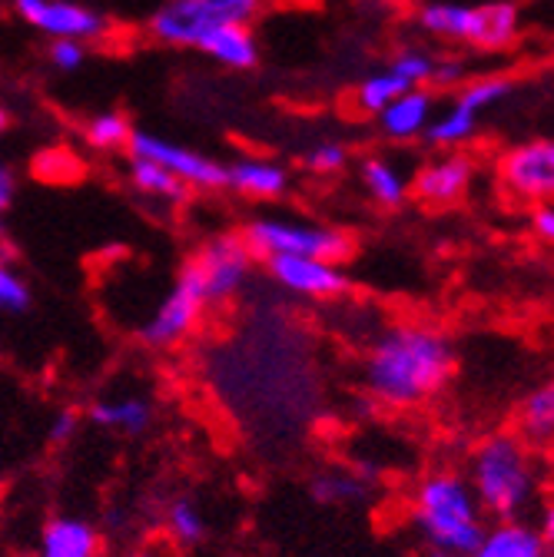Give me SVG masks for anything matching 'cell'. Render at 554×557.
Segmentation results:
<instances>
[{"label":"cell","mask_w":554,"mask_h":557,"mask_svg":"<svg viewBox=\"0 0 554 557\" xmlns=\"http://www.w3.org/2000/svg\"><path fill=\"white\" fill-rule=\"evenodd\" d=\"M534 528H538V534L544 537V544L551 547V544H554V498L541 508V518H538Z\"/></svg>","instance_id":"74e56055"},{"label":"cell","mask_w":554,"mask_h":557,"mask_svg":"<svg viewBox=\"0 0 554 557\" xmlns=\"http://www.w3.org/2000/svg\"><path fill=\"white\" fill-rule=\"evenodd\" d=\"M512 90H515V84L505 74H484V77L468 81L461 90H455V103L478 116L484 110H492L495 103H502Z\"/></svg>","instance_id":"f1b7e54d"},{"label":"cell","mask_w":554,"mask_h":557,"mask_svg":"<svg viewBox=\"0 0 554 557\" xmlns=\"http://www.w3.org/2000/svg\"><path fill=\"white\" fill-rule=\"evenodd\" d=\"M484 511L458 471H432L415 484L408 521L442 557H471L484 537Z\"/></svg>","instance_id":"7a4b0ae2"},{"label":"cell","mask_w":554,"mask_h":557,"mask_svg":"<svg viewBox=\"0 0 554 557\" xmlns=\"http://www.w3.org/2000/svg\"><path fill=\"white\" fill-rule=\"evenodd\" d=\"M206 296L199 289V278L193 275L189 265L180 269V275L173 278L170 293L163 296V302L153 309V315L140 325V342L147 348H173L180 342H186L196 325L202 322Z\"/></svg>","instance_id":"52a82bcc"},{"label":"cell","mask_w":554,"mask_h":557,"mask_svg":"<svg viewBox=\"0 0 554 557\" xmlns=\"http://www.w3.org/2000/svg\"><path fill=\"white\" fill-rule=\"evenodd\" d=\"M531 233L554 246V202H541V206H531Z\"/></svg>","instance_id":"d590c367"},{"label":"cell","mask_w":554,"mask_h":557,"mask_svg":"<svg viewBox=\"0 0 554 557\" xmlns=\"http://www.w3.org/2000/svg\"><path fill=\"white\" fill-rule=\"evenodd\" d=\"M87 418L97 429H103V432H116V435H126V438H140V435H147L153 429L157 408L144 395H116V398L107 395V398L90 401Z\"/></svg>","instance_id":"9a60e30c"},{"label":"cell","mask_w":554,"mask_h":557,"mask_svg":"<svg viewBox=\"0 0 554 557\" xmlns=\"http://www.w3.org/2000/svg\"><path fill=\"white\" fill-rule=\"evenodd\" d=\"M126 157H140V160L163 166L189 189H223L226 186L223 163H217L213 157H206L193 147L173 144L167 136L147 133V129H133L130 144H126Z\"/></svg>","instance_id":"30bf717a"},{"label":"cell","mask_w":554,"mask_h":557,"mask_svg":"<svg viewBox=\"0 0 554 557\" xmlns=\"http://www.w3.org/2000/svg\"><path fill=\"white\" fill-rule=\"evenodd\" d=\"M471 557H547V544L528 521H495Z\"/></svg>","instance_id":"d6986e66"},{"label":"cell","mask_w":554,"mask_h":557,"mask_svg":"<svg viewBox=\"0 0 554 557\" xmlns=\"http://www.w3.org/2000/svg\"><path fill=\"white\" fill-rule=\"evenodd\" d=\"M34 557H103V537L81 515H53L40 528Z\"/></svg>","instance_id":"4fadbf2b"},{"label":"cell","mask_w":554,"mask_h":557,"mask_svg":"<svg viewBox=\"0 0 554 557\" xmlns=\"http://www.w3.org/2000/svg\"><path fill=\"white\" fill-rule=\"evenodd\" d=\"M81 432V414L74 408H60L53 418H50V425H47V442L53 448H63V445H71Z\"/></svg>","instance_id":"e575fe53"},{"label":"cell","mask_w":554,"mask_h":557,"mask_svg":"<svg viewBox=\"0 0 554 557\" xmlns=\"http://www.w3.org/2000/svg\"><path fill=\"white\" fill-rule=\"evenodd\" d=\"M27 309H30V286H27V278L11 262L0 259V312L21 315Z\"/></svg>","instance_id":"f546056e"},{"label":"cell","mask_w":554,"mask_h":557,"mask_svg":"<svg viewBox=\"0 0 554 557\" xmlns=\"http://www.w3.org/2000/svg\"><path fill=\"white\" fill-rule=\"evenodd\" d=\"M0 259H4V262H14V249H11V236H8L4 216H0Z\"/></svg>","instance_id":"f35d334b"},{"label":"cell","mask_w":554,"mask_h":557,"mask_svg":"<svg viewBox=\"0 0 554 557\" xmlns=\"http://www.w3.org/2000/svg\"><path fill=\"white\" fill-rule=\"evenodd\" d=\"M359 180L369 199L382 209H398L408 199V176L385 157H366L359 163Z\"/></svg>","instance_id":"7402d4cb"},{"label":"cell","mask_w":554,"mask_h":557,"mask_svg":"<svg viewBox=\"0 0 554 557\" xmlns=\"http://www.w3.org/2000/svg\"><path fill=\"white\" fill-rule=\"evenodd\" d=\"M455 366V345L442 329L395 322L372 338L362 362V385L385 408H415L452 382Z\"/></svg>","instance_id":"6da1fadb"},{"label":"cell","mask_w":554,"mask_h":557,"mask_svg":"<svg viewBox=\"0 0 554 557\" xmlns=\"http://www.w3.org/2000/svg\"><path fill=\"white\" fill-rule=\"evenodd\" d=\"M47 60H50V66L63 70V74H74V70L84 66V60H87V47L74 44V40H50Z\"/></svg>","instance_id":"836d02e7"},{"label":"cell","mask_w":554,"mask_h":557,"mask_svg":"<svg viewBox=\"0 0 554 557\" xmlns=\"http://www.w3.org/2000/svg\"><path fill=\"white\" fill-rule=\"evenodd\" d=\"M478 133V116L458 103H452L445 113L432 116V123L426 126V144H432L435 150H461L468 139H475Z\"/></svg>","instance_id":"d4e9b609"},{"label":"cell","mask_w":554,"mask_h":557,"mask_svg":"<svg viewBox=\"0 0 554 557\" xmlns=\"http://www.w3.org/2000/svg\"><path fill=\"white\" fill-rule=\"evenodd\" d=\"M126 183L147 196V199H157V202H167V206H183L189 199V186H183L173 173H167L163 166L150 163V160H140V157H130L126 160Z\"/></svg>","instance_id":"ffe728a7"},{"label":"cell","mask_w":554,"mask_h":557,"mask_svg":"<svg viewBox=\"0 0 554 557\" xmlns=\"http://www.w3.org/2000/svg\"><path fill=\"white\" fill-rule=\"evenodd\" d=\"M309 487L319 505H356L369 495V481L359 471H319Z\"/></svg>","instance_id":"484cf974"},{"label":"cell","mask_w":554,"mask_h":557,"mask_svg":"<svg viewBox=\"0 0 554 557\" xmlns=\"http://www.w3.org/2000/svg\"><path fill=\"white\" fill-rule=\"evenodd\" d=\"M435 116V94L429 87H415L405 90L398 100H392L376 120L382 136L395 139V144H408V139H419L426 126Z\"/></svg>","instance_id":"2e32d148"},{"label":"cell","mask_w":554,"mask_h":557,"mask_svg":"<svg viewBox=\"0 0 554 557\" xmlns=\"http://www.w3.org/2000/svg\"><path fill=\"white\" fill-rule=\"evenodd\" d=\"M293 186L290 170L280 160H262V157H239L226 166V189L236 196L256 199V202H275L283 199Z\"/></svg>","instance_id":"5bb4252c"},{"label":"cell","mask_w":554,"mask_h":557,"mask_svg":"<svg viewBox=\"0 0 554 557\" xmlns=\"http://www.w3.org/2000/svg\"><path fill=\"white\" fill-rule=\"evenodd\" d=\"M14 196H17V176L4 160H0V216L14 206Z\"/></svg>","instance_id":"8d00e7d4"},{"label":"cell","mask_w":554,"mask_h":557,"mask_svg":"<svg viewBox=\"0 0 554 557\" xmlns=\"http://www.w3.org/2000/svg\"><path fill=\"white\" fill-rule=\"evenodd\" d=\"M193 50L213 57L217 63L230 70H253L259 63V40L253 27H243V24H223V27L199 34Z\"/></svg>","instance_id":"ac0fdd59"},{"label":"cell","mask_w":554,"mask_h":557,"mask_svg":"<svg viewBox=\"0 0 554 557\" xmlns=\"http://www.w3.org/2000/svg\"><path fill=\"white\" fill-rule=\"evenodd\" d=\"M303 166L312 173V176H338L345 166H349V150L335 139H322L316 144L306 157H303Z\"/></svg>","instance_id":"4dcf8cb0"},{"label":"cell","mask_w":554,"mask_h":557,"mask_svg":"<svg viewBox=\"0 0 554 557\" xmlns=\"http://www.w3.org/2000/svg\"><path fill=\"white\" fill-rule=\"evenodd\" d=\"M432 66H435V57H429V53H422V50L408 47V50H402V53L392 60L389 70L415 90V87H429V81H432Z\"/></svg>","instance_id":"1f68e13d"},{"label":"cell","mask_w":554,"mask_h":557,"mask_svg":"<svg viewBox=\"0 0 554 557\" xmlns=\"http://www.w3.org/2000/svg\"><path fill=\"white\" fill-rule=\"evenodd\" d=\"M120 557H167V554L157 550V547H136V550H126V554H120Z\"/></svg>","instance_id":"ab89813d"},{"label":"cell","mask_w":554,"mask_h":557,"mask_svg":"<svg viewBox=\"0 0 554 557\" xmlns=\"http://www.w3.org/2000/svg\"><path fill=\"white\" fill-rule=\"evenodd\" d=\"M11 126V116H8V110L4 107H0V136H4V129Z\"/></svg>","instance_id":"60d3db41"},{"label":"cell","mask_w":554,"mask_h":557,"mask_svg":"<svg viewBox=\"0 0 554 557\" xmlns=\"http://www.w3.org/2000/svg\"><path fill=\"white\" fill-rule=\"evenodd\" d=\"M419 27L429 37L448 40V44H468L478 50V37H481V8H468V4H448V0H429V4L419 8L415 14Z\"/></svg>","instance_id":"e0dca14e"},{"label":"cell","mask_w":554,"mask_h":557,"mask_svg":"<svg viewBox=\"0 0 554 557\" xmlns=\"http://www.w3.org/2000/svg\"><path fill=\"white\" fill-rule=\"evenodd\" d=\"M186 265L199 278L206 306H230L246 293L256 269V256L249 252L239 233H220L206 239Z\"/></svg>","instance_id":"8992f818"},{"label":"cell","mask_w":554,"mask_h":557,"mask_svg":"<svg viewBox=\"0 0 554 557\" xmlns=\"http://www.w3.org/2000/svg\"><path fill=\"white\" fill-rule=\"evenodd\" d=\"M266 272L283 293L306 302H332L349 293V275L335 262L303 259V256H275L266 259Z\"/></svg>","instance_id":"8fae6325"},{"label":"cell","mask_w":554,"mask_h":557,"mask_svg":"<svg viewBox=\"0 0 554 557\" xmlns=\"http://www.w3.org/2000/svg\"><path fill=\"white\" fill-rule=\"evenodd\" d=\"M239 236L249 246V252L262 262L275 256H303V259H322L338 265L356 249L353 236L345 230L293 220V216H256L246 223Z\"/></svg>","instance_id":"277c9868"},{"label":"cell","mask_w":554,"mask_h":557,"mask_svg":"<svg viewBox=\"0 0 554 557\" xmlns=\"http://www.w3.org/2000/svg\"><path fill=\"white\" fill-rule=\"evenodd\" d=\"M468 84V66L458 57H439L432 66L429 90H461Z\"/></svg>","instance_id":"d6a6232c"},{"label":"cell","mask_w":554,"mask_h":557,"mask_svg":"<svg viewBox=\"0 0 554 557\" xmlns=\"http://www.w3.org/2000/svg\"><path fill=\"white\" fill-rule=\"evenodd\" d=\"M521 37V11L515 0H492L481 4V37L478 50L484 53H502L512 50Z\"/></svg>","instance_id":"44dd1931"},{"label":"cell","mask_w":554,"mask_h":557,"mask_svg":"<svg viewBox=\"0 0 554 557\" xmlns=\"http://www.w3.org/2000/svg\"><path fill=\"white\" fill-rule=\"evenodd\" d=\"M133 136V123L120 113V110H107V113H97L84 123V139L87 147L97 150V153H113V150H126Z\"/></svg>","instance_id":"83f0119b"},{"label":"cell","mask_w":554,"mask_h":557,"mask_svg":"<svg viewBox=\"0 0 554 557\" xmlns=\"http://www.w3.org/2000/svg\"><path fill=\"white\" fill-rule=\"evenodd\" d=\"M405 90H411L402 77H395L392 70L385 66V70H376V74H369L359 87H356V94H353V107L362 113V116H379L392 100H398Z\"/></svg>","instance_id":"4316f807"},{"label":"cell","mask_w":554,"mask_h":557,"mask_svg":"<svg viewBox=\"0 0 554 557\" xmlns=\"http://www.w3.org/2000/svg\"><path fill=\"white\" fill-rule=\"evenodd\" d=\"M163 531L170 534V541L176 547H199L206 537H210V521H206L202 508L193 498H176L167 505L163 515Z\"/></svg>","instance_id":"cb8c5ba5"},{"label":"cell","mask_w":554,"mask_h":557,"mask_svg":"<svg viewBox=\"0 0 554 557\" xmlns=\"http://www.w3.org/2000/svg\"><path fill=\"white\" fill-rule=\"evenodd\" d=\"M262 8H266V0H163L150 14L147 30L157 44L193 50L196 37L213 27H223V24L253 27Z\"/></svg>","instance_id":"5b68a950"},{"label":"cell","mask_w":554,"mask_h":557,"mask_svg":"<svg viewBox=\"0 0 554 557\" xmlns=\"http://www.w3.org/2000/svg\"><path fill=\"white\" fill-rule=\"evenodd\" d=\"M468 484L478 508L495 521H518L538 492V468L518 432H495L471 451Z\"/></svg>","instance_id":"3957f363"},{"label":"cell","mask_w":554,"mask_h":557,"mask_svg":"<svg viewBox=\"0 0 554 557\" xmlns=\"http://www.w3.org/2000/svg\"><path fill=\"white\" fill-rule=\"evenodd\" d=\"M478 176V160L465 150H442L408 180V196L429 209H448L465 199Z\"/></svg>","instance_id":"7c38bea8"},{"label":"cell","mask_w":554,"mask_h":557,"mask_svg":"<svg viewBox=\"0 0 554 557\" xmlns=\"http://www.w3.org/2000/svg\"><path fill=\"white\" fill-rule=\"evenodd\" d=\"M498 186L521 206L554 202V139H525L495 163Z\"/></svg>","instance_id":"9c48e42d"},{"label":"cell","mask_w":554,"mask_h":557,"mask_svg":"<svg viewBox=\"0 0 554 557\" xmlns=\"http://www.w3.org/2000/svg\"><path fill=\"white\" fill-rule=\"evenodd\" d=\"M11 8L24 24L50 40H74L87 47L113 34L110 17L87 4H77V0H11Z\"/></svg>","instance_id":"ba28073f"},{"label":"cell","mask_w":554,"mask_h":557,"mask_svg":"<svg viewBox=\"0 0 554 557\" xmlns=\"http://www.w3.org/2000/svg\"><path fill=\"white\" fill-rule=\"evenodd\" d=\"M518 435L525 445H551L554 442V382L538 385L518 411Z\"/></svg>","instance_id":"603a6c76"}]
</instances>
